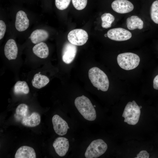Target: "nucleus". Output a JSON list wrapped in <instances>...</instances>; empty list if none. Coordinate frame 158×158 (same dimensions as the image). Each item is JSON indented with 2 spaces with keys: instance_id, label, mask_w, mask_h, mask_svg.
I'll list each match as a JSON object with an SVG mask.
<instances>
[{
  "instance_id": "19",
  "label": "nucleus",
  "mask_w": 158,
  "mask_h": 158,
  "mask_svg": "<svg viewBox=\"0 0 158 158\" xmlns=\"http://www.w3.org/2000/svg\"><path fill=\"white\" fill-rule=\"evenodd\" d=\"M49 82V79L47 76L38 73L34 75L32 83L34 87L40 89L46 86Z\"/></svg>"
},
{
  "instance_id": "30",
  "label": "nucleus",
  "mask_w": 158,
  "mask_h": 158,
  "mask_svg": "<svg viewBox=\"0 0 158 158\" xmlns=\"http://www.w3.org/2000/svg\"><path fill=\"white\" fill-rule=\"evenodd\" d=\"M139 107L140 109H141L142 108V107L141 106H139Z\"/></svg>"
},
{
  "instance_id": "28",
  "label": "nucleus",
  "mask_w": 158,
  "mask_h": 158,
  "mask_svg": "<svg viewBox=\"0 0 158 158\" xmlns=\"http://www.w3.org/2000/svg\"><path fill=\"white\" fill-rule=\"evenodd\" d=\"M153 87L155 89L158 90V74L155 77L154 79Z\"/></svg>"
},
{
  "instance_id": "25",
  "label": "nucleus",
  "mask_w": 158,
  "mask_h": 158,
  "mask_svg": "<svg viewBox=\"0 0 158 158\" xmlns=\"http://www.w3.org/2000/svg\"><path fill=\"white\" fill-rule=\"evenodd\" d=\"M74 7L77 10H80L86 6L87 0H72Z\"/></svg>"
},
{
  "instance_id": "32",
  "label": "nucleus",
  "mask_w": 158,
  "mask_h": 158,
  "mask_svg": "<svg viewBox=\"0 0 158 158\" xmlns=\"http://www.w3.org/2000/svg\"><path fill=\"white\" fill-rule=\"evenodd\" d=\"M94 107H96V106L94 105Z\"/></svg>"
},
{
  "instance_id": "22",
  "label": "nucleus",
  "mask_w": 158,
  "mask_h": 158,
  "mask_svg": "<svg viewBox=\"0 0 158 158\" xmlns=\"http://www.w3.org/2000/svg\"><path fill=\"white\" fill-rule=\"evenodd\" d=\"M28 112V105L25 104H20L17 107L16 109V114L15 117L17 118L20 116L22 119L23 117L27 116Z\"/></svg>"
},
{
  "instance_id": "1",
  "label": "nucleus",
  "mask_w": 158,
  "mask_h": 158,
  "mask_svg": "<svg viewBox=\"0 0 158 158\" xmlns=\"http://www.w3.org/2000/svg\"><path fill=\"white\" fill-rule=\"evenodd\" d=\"M75 105L79 112L85 119L90 121L95 120L96 114L94 107L90 100L84 95L76 98Z\"/></svg>"
},
{
  "instance_id": "16",
  "label": "nucleus",
  "mask_w": 158,
  "mask_h": 158,
  "mask_svg": "<svg viewBox=\"0 0 158 158\" xmlns=\"http://www.w3.org/2000/svg\"><path fill=\"white\" fill-rule=\"evenodd\" d=\"M49 36V34L47 31L40 29L33 31L29 38L32 43L36 44L46 40Z\"/></svg>"
},
{
  "instance_id": "20",
  "label": "nucleus",
  "mask_w": 158,
  "mask_h": 158,
  "mask_svg": "<svg viewBox=\"0 0 158 158\" xmlns=\"http://www.w3.org/2000/svg\"><path fill=\"white\" fill-rule=\"evenodd\" d=\"M14 91L16 95L27 94L29 92V88L26 82L18 81L14 85Z\"/></svg>"
},
{
  "instance_id": "21",
  "label": "nucleus",
  "mask_w": 158,
  "mask_h": 158,
  "mask_svg": "<svg viewBox=\"0 0 158 158\" xmlns=\"http://www.w3.org/2000/svg\"><path fill=\"white\" fill-rule=\"evenodd\" d=\"M101 18L102 26L105 28H110L115 19L114 16L109 13H104L101 16Z\"/></svg>"
},
{
  "instance_id": "7",
  "label": "nucleus",
  "mask_w": 158,
  "mask_h": 158,
  "mask_svg": "<svg viewBox=\"0 0 158 158\" xmlns=\"http://www.w3.org/2000/svg\"><path fill=\"white\" fill-rule=\"evenodd\" d=\"M107 37L110 39L116 41H124L128 40L132 37L131 33L122 28L111 29L107 32Z\"/></svg>"
},
{
  "instance_id": "31",
  "label": "nucleus",
  "mask_w": 158,
  "mask_h": 158,
  "mask_svg": "<svg viewBox=\"0 0 158 158\" xmlns=\"http://www.w3.org/2000/svg\"><path fill=\"white\" fill-rule=\"evenodd\" d=\"M39 73V74H40V72H39V73Z\"/></svg>"
},
{
  "instance_id": "27",
  "label": "nucleus",
  "mask_w": 158,
  "mask_h": 158,
  "mask_svg": "<svg viewBox=\"0 0 158 158\" xmlns=\"http://www.w3.org/2000/svg\"><path fill=\"white\" fill-rule=\"evenodd\" d=\"M149 154L146 150H142L137 155V157L135 158H148L149 157Z\"/></svg>"
},
{
  "instance_id": "6",
  "label": "nucleus",
  "mask_w": 158,
  "mask_h": 158,
  "mask_svg": "<svg viewBox=\"0 0 158 158\" xmlns=\"http://www.w3.org/2000/svg\"><path fill=\"white\" fill-rule=\"evenodd\" d=\"M68 39L71 43L76 46L85 44L88 39L87 32L82 29H78L71 31L68 35Z\"/></svg>"
},
{
  "instance_id": "26",
  "label": "nucleus",
  "mask_w": 158,
  "mask_h": 158,
  "mask_svg": "<svg viewBox=\"0 0 158 158\" xmlns=\"http://www.w3.org/2000/svg\"><path fill=\"white\" fill-rule=\"evenodd\" d=\"M6 29L4 22L2 20H0V39H1L4 36Z\"/></svg>"
},
{
  "instance_id": "4",
  "label": "nucleus",
  "mask_w": 158,
  "mask_h": 158,
  "mask_svg": "<svg viewBox=\"0 0 158 158\" xmlns=\"http://www.w3.org/2000/svg\"><path fill=\"white\" fill-rule=\"evenodd\" d=\"M140 114V109L135 101L129 102L126 105L122 116L124 122L131 125H135L138 122Z\"/></svg>"
},
{
  "instance_id": "15",
  "label": "nucleus",
  "mask_w": 158,
  "mask_h": 158,
  "mask_svg": "<svg viewBox=\"0 0 158 158\" xmlns=\"http://www.w3.org/2000/svg\"><path fill=\"white\" fill-rule=\"evenodd\" d=\"M36 154L34 150L32 147L23 146L17 150L15 155V158H35Z\"/></svg>"
},
{
  "instance_id": "2",
  "label": "nucleus",
  "mask_w": 158,
  "mask_h": 158,
  "mask_svg": "<svg viewBox=\"0 0 158 158\" xmlns=\"http://www.w3.org/2000/svg\"><path fill=\"white\" fill-rule=\"evenodd\" d=\"M89 78L95 87L98 90L107 91L109 86V81L107 75L101 70L97 67L91 68L88 71Z\"/></svg>"
},
{
  "instance_id": "17",
  "label": "nucleus",
  "mask_w": 158,
  "mask_h": 158,
  "mask_svg": "<svg viewBox=\"0 0 158 158\" xmlns=\"http://www.w3.org/2000/svg\"><path fill=\"white\" fill-rule=\"evenodd\" d=\"M33 53L42 59L47 58L49 55V50L47 44L43 42L36 44L33 48Z\"/></svg>"
},
{
  "instance_id": "8",
  "label": "nucleus",
  "mask_w": 158,
  "mask_h": 158,
  "mask_svg": "<svg viewBox=\"0 0 158 158\" xmlns=\"http://www.w3.org/2000/svg\"><path fill=\"white\" fill-rule=\"evenodd\" d=\"M77 51L76 45L69 42H66L64 45L62 52L63 61L66 64L71 63L74 59Z\"/></svg>"
},
{
  "instance_id": "18",
  "label": "nucleus",
  "mask_w": 158,
  "mask_h": 158,
  "mask_svg": "<svg viewBox=\"0 0 158 158\" xmlns=\"http://www.w3.org/2000/svg\"><path fill=\"white\" fill-rule=\"evenodd\" d=\"M127 27L130 30L138 28L141 29L143 28V22L141 19L137 16H133L126 20Z\"/></svg>"
},
{
  "instance_id": "13",
  "label": "nucleus",
  "mask_w": 158,
  "mask_h": 158,
  "mask_svg": "<svg viewBox=\"0 0 158 158\" xmlns=\"http://www.w3.org/2000/svg\"><path fill=\"white\" fill-rule=\"evenodd\" d=\"M4 52L6 57L9 60L16 59L18 48L14 40L10 39L7 41L4 47Z\"/></svg>"
},
{
  "instance_id": "5",
  "label": "nucleus",
  "mask_w": 158,
  "mask_h": 158,
  "mask_svg": "<svg viewBox=\"0 0 158 158\" xmlns=\"http://www.w3.org/2000/svg\"><path fill=\"white\" fill-rule=\"evenodd\" d=\"M107 149V145L101 139L93 141L87 147L85 154L86 158H97L104 154Z\"/></svg>"
},
{
  "instance_id": "12",
  "label": "nucleus",
  "mask_w": 158,
  "mask_h": 158,
  "mask_svg": "<svg viewBox=\"0 0 158 158\" xmlns=\"http://www.w3.org/2000/svg\"><path fill=\"white\" fill-rule=\"evenodd\" d=\"M29 21L26 13L23 11H20L16 16L15 26L16 29L20 32L23 31L28 29Z\"/></svg>"
},
{
  "instance_id": "10",
  "label": "nucleus",
  "mask_w": 158,
  "mask_h": 158,
  "mask_svg": "<svg viewBox=\"0 0 158 158\" xmlns=\"http://www.w3.org/2000/svg\"><path fill=\"white\" fill-rule=\"evenodd\" d=\"M113 10L120 13H125L133 10L134 6L129 1L127 0H116L111 5Z\"/></svg>"
},
{
  "instance_id": "23",
  "label": "nucleus",
  "mask_w": 158,
  "mask_h": 158,
  "mask_svg": "<svg viewBox=\"0 0 158 158\" xmlns=\"http://www.w3.org/2000/svg\"><path fill=\"white\" fill-rule=\"evenodd\" d=\"M150 12L152 20L155 23L158 24V0H156L152 3Z\"/></svg>"
},
{
  "instance_id": "3",
  "label": "nucleus",
  "mask_w": 158,
  "mask_h": 158,
  "mask_svg": "<svg viewBox=\"0 0 158 158\" xmlns=\"http://www.w3.org/2000/svg\"><path fill=\"white\" fill-rule=\"evenodd\" d=\"M117 59L120 67L126 70L135 68L139 64L140 60L138 55L131 52L119 54L117 57Z\"/></svg>"
},
{
  "instance_id": "11",
  "label": "nucleus",
  "mask_w": 158,
  "mask_h": 158,
  "mask_svg": "<svg viewBox=\"0 0 158 158\" xmlns=\"http://www.w3.org/2000/svg\"><path fill=\"white\" fill-rule=\"evenodd\" d=\"M53 146L56 153L60 157H63L68 150L69 146V141L66 138L59 137L53 142Z\"/></svg>"
},
{
  "instance_id": "9",
  "label": "nucleus",
  "mask_w": 158,
  "mask_h": 158,
  "mask_svg": "<svg viewBox=\"0 0 158 158\" xmlns=\"http://www.w3.org/2000/svg\"><path fill=\"white\" fill-rule=\"evenodd\" d=\"M52 121L56 133L60 136L66 134L69 127L66 121L59 115L56 114L52 117Z\"/></svg>"
},
{
  "instance_id": "14",
  "label": "nucleus",
  "mask_w": 158,
  "mask_h": 158,
  "mask_svg": "<svg viewBox=\"0 0 158 158\" xmlns=\"http://www.w3.org/2000/svg\"><path fill=\"white\" fill-rule=\"evenodd\" d=\"M41 121V117L39 113L33 112L30 116L23 117L21 123L23 125L28 127H34L39 125Z\"/></svg>"
},
{
  "instance_id": "24",
  "label": "nucleus",
  "mask_w": 158,
  "mask_h": 158,
  "mask_svg": "<svg viewBox=\"0 0 158 158\" xmlns=\"http://www.w3.org/2000/svg\"><path fill=\"white\" fill-rule=\"evenodd\" d=\"M71 1V0H55V4L58 9L63 10L68 7Z\"/></svg>"
},
{
  "instance_id": "29",
  "label": "nucleus",
  "mask_w": 158,
  "mask_h": 158,
  "mask_svg": "<svg viewBox=\"0 0 158 158\" xmlns=\"http://www.w3.org/2000/svg\"><path fill=\"white\" fill-rule=\"evenodd\" d=\"M104 36L105 37H107V34H105Z\"/></svg>"
}]
</instances>
